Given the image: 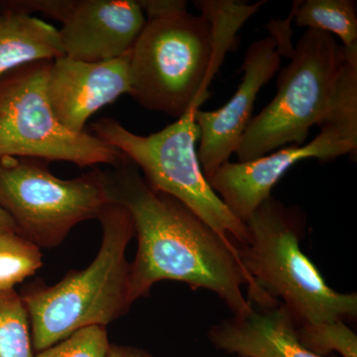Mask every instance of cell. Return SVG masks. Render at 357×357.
I'll return each instance as SVG.
<instances>
[{"instance_id":"cell-10","label":"cell","mask_w":357,"mask_h":357,"mask_svg":"<svg viewBox=\"0 0 357 357\" xmlns=\"http://www.w3.org/2000/svg\"><path fill=\"white\" fill-rule=\"evenodd\" d=\"M279 44L273 35L253 42L244 57L243 81L229 102L218 109H197L195 121L199 130L198 158L204 175L229 161L243 139L258 93L281 66Z\"/></svg>"},{"instance_id":"cell-2","label":"cell","mask_w":357,"mask_h":357,"mask_svg":"<svg viewBox=\"0 0 357 357\" xmlns=\"http://www.w3.org/2000/svg\"><path fill=\"white\" fill-rule=\"evenodd\" d=\"M264 3L199 0V15L147 20L129 56V95L144 109L177 119L199 109L239 28Z\"/></svg>"},{"instance_id":"cell-4","label":"cell","mask_w":357,"mask_h":357,"mask_svg":"<svg viewBox=\"0 0 357 357\" xmlns=\"http://www.w3.org/2000/svg\"><path fill=\"white\" fill-rule=\"evenodd\" d=\"M98 220L102 245L91 265L70 270L53 286L32 284L20 295L37 352L89 326L107 328L130 309L126 253L134 236L132 218L126 206L112 204Z\"/></svg>"},{"instance_id":"cell-15","label":"cell","mask_w":357,"mask_h":357,"mask_svg":"<svg viewBox=\"0 0 357 357\" xmlns=\"http://www.w3.org/2000/svg\"><path fill=\"white\" fill-rule=\"evenodd\" d=\"M296 25L337 36L345 48L357 47L356 2L352 0L296 1L292 8Z\"/></svg>"},{"instance_id":"cell-22","label":"cell","mask_w":357,"mask_h":357,"mask_svg":"<svg viewBox=\"0 0 357 357\" xmlns=\"http://www.w3.org/2000/svg\"><path fill=\"white\" fill-rule=\"evenodd\" d=\"M105 357H155L150 352L130 345L110 344Z\"/></svg>"},{"instance_id":"cell-23","label":"cell","mask_w":357,"mask_h":357,"mask_svg":"<svg viewBox=\"0 0 357 357\" xmlns=\"http://www.w3.org/2000/svg\"><path fill=\"white\" fill-rule=\"evenodd\" d=\"M7 232H17V227L14 223L13 218L0 206V234Z\"/></svg>"},{"instance_id":"cell-3","label":"cell","mask_w":357,"mask_h":357,"mask_svg":"<svg viewBox=\"0 0 357 357\" xmlns=\"http://www.w3.org/2000/svg\"><path fill=\"white\" fill-rule=\"evenodd\" d=\"M245 225L248 239L236 246V253L255 287L251 305L268 307L282 303L296 326L356 321L357 294L331 288L301 249L307 220L299 206H286L271 196Z\"/></svg>"},{"instance_id":"cell-13","label":"cell","mask_w":357,"mask_h":357,"mask_svg":"<svg viewBox=\"0 0 357 357\" xmlns=\"http://www.w3.org/2000/svg\"><path fill=\"white\" fill-rule=\"evenodd\" d=\"M208 340L218 351L237 357H323L301 344L292 314L282 303L252 306L245 316L222 319L211 326Z\"/></svg>"},{"instance_id":"cell-7","label":"cell","mask_w":357,"mask_h":357,"mask_svg":"<svg viewBox=\"0 0 357 357\" xmlns=\"http://www.w3.org/2000/svg\"><path fill=\"white\" fill-rule=\"evenodd\" d=\"M116 204L107 171L95 169L63 180L48 162L20 157L0 159V206L13 218L18 234L40 248H57L73 227L98 220Z\"/></svg>"},{"instance_id":"cell-12","label":"cell","mask_w":357,"mask_h":357,"mask_svg":"<svg viewBox=\"0 0 357 357\" xmlns=\"http://www.w3.org/2000/svg\"><path fill=\"white\" fill-rule=\"evenodd\" d=\"M146 21L137 0H76L59 30L65 56L89 63L122 57Z\"/></svg>"},{"instance_id":"cell-11","label":"cell","mask_w":357,"mask_h":357,"mask_svg":"<svg viewBox=\"0 0 357 357\" xmlns=\"http://www.w3.org/2000/svg\"><path fill=\"white\" fill-rule=\"evenodd\" d=\"M129 56L89 63L61 57L52 61L46 91L58 121L75 133L105 105L130 93Z\"/></svg>"},{"instance_id":"cell-19","label":"cell","mask_w":357,"mask_h":357,"mask_svg":"<svg viewBox=\"0 0 357 357\" xmlns=\"http://www.w3.org/2000/svg\"><path fill=\"white\" fill-rule=\"evenodd\" d=\"M109 347L105 326H89L38 352L34 357H105Z\"/></svg>"},{"instance_id":"cell-16","label":"cell","mask_w":357,"mask_h":357,"mask_svg":"<svg viewBox=\"0 0 357 357\" xmlns=\"http://www.w3.org/2000/svg\"><path fill=\"white\" fill-rule=\"evenodd\" d=\"M43 266L41 248L17 232L0 234V293L32 276Z\"/></svg>"},{"instance_id":"cell-9","label":"cell","mask_w":357,"mask_h":357,"mask_svg":"<svg viewBox=\"0 0 357 357\" xmlns=\"http://www.w3.org/2000/svg\"><path fill=\"white\" fill-rule=\"evenodd\" d=\"M318 135L303 145H289L248 162L229 161L204 176L227 210L245 225L256 208L272 196L275 185L301 161L356 158L357 141L335 128H321Z\"/></svg>"},{"instance_id":"cell-17","label":"cell","mask_w":357,"mask_h":357,"mask_svg":"<svg viewBox=\"0 0 357 357\" xmlns=\"http://www.w3.org/2000/svg\"><path fill=\"white\" fill-rule=\"evenodd\" d=\"M0 357H34L29 318L15 290L0 293Z\"/></svg>"},{"instance_id":"cell-8","label":"cell","mask_w":357,"mask_h":357,"mask_svg":"<svg viewBox=\"0 0 357 357\" xmlns=\"http://www.w3.org/2000/svg\"><path fill=\"white\" fill-rule=\"evenodd\" d=\"M53 61V60H52ZM52 61H39L0 76V159L20 157L116 167L126 157L84 131L75 133L58 121L47 96Z\"/></svg>"},{"instance_id":"cell-18","label":"cell","mask_w":357,"mask_h":357,"mask_svg":"<svg viewBox=\"0 0 357 357\" xmlns=\"http://www.w3.org/2000/svg\"><path fill=\"white\" fill-rule=\"evenodd\" d=\"M301 344L317 356L357 357V335L345 321L296 326Z\"/></svg>"},{"instance_id":"cell-20","label":"cell","mask_w":357,"mask_h":357,"mask_svg":"<svg viewBox=\"0 0 357 357\" xmlns=\"http://www.w3.org/2000/svg\"><path fill=\"white\" fill-rule=\"evenodd\" d=\"M75 3L76 0H0V9L28 15H31L33 13H41L63 23Z\"/></svg>"},{"instance_id":"cell-14","label":"cell","mask_w":357,"mask_h":357,"mask_svg":"<svg viewBox=\"0 0 357 357\" xmlns=\"http://www.w3.org/2000/svg\"><path fill=\"white\" fill-rule=\"evenodd\" d=\"M64 56L60 32L53 25L0 9V76L21 66Z\"/></svg>"},{"instance_id":"cell-5","label":"cell","mask_w":357,"mask_h":357,"mask_svg":"<svg viewBox=\"0 0 357 357\" xmlns=\"http://www.w3.org/2000/svg\"><path fill=\"white\" fill-rule=\"evenodd\" d=\"M277 95L252 117L236 154L238 162L259 158L289 145H303L330 112L347 49L335 37L307 29L289 53Z\"/></svg>"},{"instance_id":"cell-1","label":"cell","mask_w":357,"mask_h":357,"mask_svg":"<svg viewBox=\"0 0 357 357\" xmlns=\"http://www.w3.org/2000/svg\"><path fill=\"white\" fill-rule=\"evenodd\" d=\"M115 203L132 218L137 251L129 265L131 305L149 296L160 281L182 282L192 290L215 293L232 316L252 309L255 287L237 258V248L225 241L178 199L155 192L128 158L107 171Z\"/></svg>"},{"instance_id":"cell-21","label":"cell","mask_w":357,"mask_h":357,"mask_svg":"<svg viewBox=\"0 0 357 357\" xmlns=\"http://www.w3.org/2000/svg\"><path fill=\"white\" fill-rule=\"evenodd\" d=\"M147 20L168 17L188 11L187 2L183 0H137Z\"/></svg>"},{"instance_id":"cell-6","label":"cell","mask_w":357,"mask_h":357,"mask_svg":"<svg viewBox=\"0 0 357 357\" xmlns=\"http://www.w3.org/2000/svg\"><path fill=\"white\" fill-rule=\"evenodd\" d=\"M158 132L133 133L114 119L105 117L91 126L93 135L119 150L142 171V177L155 192L173 197L198 215L227 243H246L248 229L227 210L213 192L199 165L196 145L199 130L195 112Z\"/></svg>"}]
</instances>
